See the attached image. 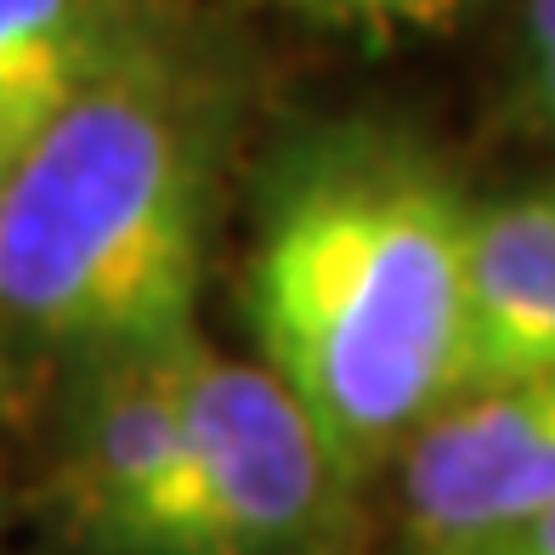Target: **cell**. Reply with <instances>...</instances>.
Listing matches in <instances>:
<instances>
[{
  "label": "cell",
  "instance_id": "cell-8",
  "mask_svg": "<svg viewBox=\"0 0 555 555\" xmlns=\"http://www.w3.org/2000/svg\"><path fill=\"white\" fill-rule=\"evenodd\" d=\"M504 114L555 137V0H533L511 17V96Z\"/></svg>",
  "mask_w": 555,
  "mask_h": 555
},
{
  "label": "cell",
  "instance_id": "cell-3",
  "mask_svg": "<svg viewBox=\"0 0 555 555\" xmlns=\"http://www.w3.org/2000/svg\"><path fill=\"white\" fill-rule=\"evenodd\" d=\"M188 340L91 358L40 397V465L17 482L40 555H188Z\"/></svg>",
  "mask_w": 555,
  "mask_h": 555
},
{
  "label": "cell",
  "instance_id": "cell-7",
  "mask_svg": "<svg viewBox=\"0 0 555 555\" xmlns=\"http://www.w3.org/2000/svg\"><path fill=\"white\" fill-rule=\"evenodd\" d=\"M142 17L125 0H0V182L114 68Z\"/></svg>",
  "mask_w": 555,
  "mask_h": 555
},
{
  "label": "cell",
  "instance_id": "cell-2",
  "mask_svg": "<svg viewBox=\"0 0 555 555\" xmlns=\"http://www.w3.org/2000/svg\"><path fill=\"white\" fill-rule=\"evenodd\" d=\"M476 193L414 125L330 114L249 182L238 312L261 369L374 504L397 453L465 391Z\"/></svg>",
  "mask_w": 555,
  "mask_h": 555
},
{
  "label": "cell",
  "instance_id": "cell-4",
  "mask_svg": "<svg viewBox=\"0 0 555 555\" xmlns=\"http://www.w3.org/2000/svg\"><path fill=\"white\" fill-rule=\"evenodd\" d=\"M188 555H369V499L261 363L182 346Z\"/></svg>",
  "mask_w": 555,
  "mask_h": 555
},
{
  "label": "cell",
  "instance_id": "cell-5",
  "mask_svg": "<svg viewBox=\"0 0 555 555\" xmlns=\"http://www.w3.org/2000/svg\"><path fill=\"white\" fill-rule=\"evenodd\" d=\"M555 511V374L470 386L397 453L369 504L386 555H482Z\"/></svg>",
  "mask_w": 555,
  "mask_h": 555
},
{
  "label": "cell",
  "instance_id": "cell-11",
  "mask_svg": "<svg viewBox=\"0 0 555 555\" xmlns=\"http://www.w3.org/2000/svg\"><path fill=\"white\" fill-rule=\"evenodd\" d=\"M544 188H550V193H555V170H550V182H544Z\"/></svg>",
  "mask_w": 555,
  "mask_h": 555
},
{
  "label": "cell",
  "instance_id": "cell-1",
  "mask_svg": "<svg viewBox=\"0 0 555 555\" xmlns=\"http://www.w3.org/2000/svg\"><path fill=\"white\" fill-rule=\"evenodd\" d=\"M256 74L233 23L147 7L0 182V425L91 358L198 335Z\"/></svg>",
  "mask_w": 555,
  "mask_h": 555
},
{
  "label": "cell",
  "instance_id": "cell-10",
  "mask_svg": "<svg viewBox=\"0 0 555 555\" xmlns=\"http://www.w3.org/2000/svg\"><path fill=\"white\" fill-rule=\"evenodd\" d=\"M12 527H17V482L7 470V453H0V544H7Z\"/></svg>",
  "mask_w": 555,
  "mask_h": 555
},
{
  "label": "cell",
  "instance_id": "cell-6",
  "mask_svg": "<svg viewBox=\"0 0 555 555\" xmlns=\"http://www.w3.org/2000/svg\"><path fill=\"white\" fill-rule=\"evenodd\" d=\"M555 374V193L521 188L470 210L465 391Z\"/></svg>",
  "mask_w": 555,
  "mask_h": 555
},
{
  "label": "cell",
  "instance_id": "cell-9",
  "mask_svg": "<svg viewBox=\"0 0 555 555\" xmlns=\"http://www.w3.org/2000/svg\"><path fill=\"white\" fill-rule=\"evenodd\" d=\"M482 555H555V511H544L539 521H527L521 533L499 539V544L482 550Z\"/></svg>",
  "mask_w": 555,
  "mask_h": 555
}]
</instances>
